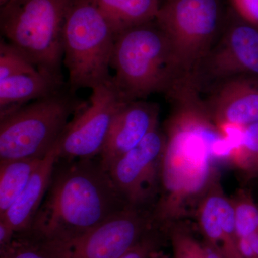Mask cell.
Here are the masks:
<instances>
[{"label":"cell","instance_id":"cell-3","mask_svg":"<svg viewBox=\"0 0 258 258\" xmlns=\"http://www.w3.org/2000/svg\"><path fill=\"white\" fill-rule=\"evenodd\" d=\"M228 0H162L156 21L169 39L175 67L171 98L198 96L197 77L230 12Z\"/></svg>","mask_w":258,"mask_h":258},{"label":"cell","instance_id":"cell-9","mask_svg":"<svg viewBox=\"0 0 258 258\" xmlns=\"http://www.w3.org/2000/svg\"><path fill=\"white\" fill-rule=\"evenodd\" d=\"M91 90L89 101L74 115L57 144L61 160L99 157L115 115L127 103L122 99L112 79Z\"/></svg>","mask_w":258,"mask_h":258},{"label":"cell","instance_id":"cell-6","mask_svg":"<svg viewBox=\"0 0 258 258\" xmlns=\"http://www.w3.org/2000/svg\"><path fill=\"white\" fill-rule=\"evenodd\" d=\"M74 94L63 88L0 117V161L48 155L84 104Z\"/></svg>","mask_w":258,"mask_h":258},{"label":"cell","instance_id":"cell-7","mask_svg":"<svg viewBox=\"0 0 258 258\" xmlns=\"http://www.w3.org/2000/svg\"><path fill=\"white\" fill-rule=\"evenodd\" d=\"M115 35L93 0H73L62 31L63 64L72 92L112 79Z\"/></svg>","mask_w":258,"mask_h":258},{"label":"cell","instance_id":"cell-13","mask_svg":"<svg viewBox=\"0 0 258 258\" xmlns=\"http://www.w3.org/2000/svg\"><path fill=\"white\" fill-rule=\"evenodd\" d=\"M159 107L139 100L125 103L112 123L99 159L108 171L118 158L132 150L159 124Z\"/></svg>","mask_w":258,"mask_h":258},{"label":"cell","instance_id":"cell-4","mask_svg":"<svg viewBox=\"0 0 258 258\" xmlns=\"http://www.w3.org/2000/svg\"><path fill=\"white\" fill-rule=\"evenodd\" d=\"M112 81L125 102L156 93L169 95L175 67L169 39L155 20L125 30L115 37Z\"/></svg>","mask_w":258,"mask_h":258},{"label":"cell","instance_id":"cell-1","mask_svg":"<svg viewBox=\"0 0 258 258\" xmlns=\"http://www.w3.org/2000/svg\"><path fill=\"white\" fill-rule=\"evenodd\" d=\"M163 129L166 147L153 215L158 225L169 231L194 217L205 195L221 182L219 160L230 157L233 146L200 101L176 103Z\"/></svg>","mask_w":258,"mask_h":258},{"label":"cell","instance_id":"cell-22","mask_svg":"<svg viewBox=\"0 0 258 258\" xmlns=\"http://www.w3.org/2000/svg\"><path fill=\"white\" fill-rule=\"evenodd\" d=\"M169 238L172 246L173 258H204L203 243L188 232L184 222L171 226Z\"/></svg>","mask_w":258,"mask_h":258},{"label":"cell","instance_id":"cell-28","mask_svg":"<svg viewBox=\"0 0 258 258\" xmlns=\"http://www.w3.org/2000/svg\"><path fill=\"white\" fill-rule=\"evenodd\" d=\"M161 2H162V0H161Z\"/></svg>","mask_w":258,"mask_h":258},{"label":"cell","instance_id":"cell-14","mask_svg":"<svg viewBox=\"0 0 258 258\" xmlns=\"http://www.w3.org/2000/svg\"><path fill=\"white\" fill-rule=\"evenodd\" d=\"M57 159V145L42 160L15 203L0 215V219L8 222L16 233L27 232L30 228L46 195Z\"/></svg>","mask_w":258,"mask_h":258},{"label":"cell","instance_id":"cell-15","mask_svg":"<svg viewBox=\"0 0 258 258\" xmlns=\"http://www.w3.org/2000/svg\"><path fill=\"white\" fill-rule=\"evenodd\" d=\"M63 88V80L40 71L16 75L0 81V117L30 102L50 96Z\"/></svg>","mask_w":258,"mask_h":258},{"label":"cell","instance_id":"cell-12","mask_svg":"<svg viewBox=\"0 0 258 258\" xmlns=\"http://www.w3.org/2000/svg\"><path fill=\"white\" fill-rule=\"evenodd\" d=\"M203 101L208 116L218 128L245 127L258 122V77L241 76L213 85Z\"/></svg>","mask_w":258,"mask_h":258},{"label":"cell","instance_id":"cell-21","mask_svg":"<svg viewBox=\"0 0 258 258\" xmlns=\"http://www.w3.org/2000/svg\"><path fill=\"white\" fill-rule=\"evenodd\" d=\"M39 71L23 52L2 39L0 42V81L11 76Z\"/></svg>","mask_w":258,"mask_h":258},{"label":"cell","instance_id":"cell-26","mask_svg":"<svg viewBox=\"0 0 258 258\" xmlns=\"http://www.w3.org/2000/svg\"><path fill=\"white\" fill-rule=\"evenodd\" d=\"M149 258H169V256L166 255L164 252H161V250L157 251L154 252Z\"/></svg>","mask_w":258,"mask_h":258},{"label":"cell","instance_id":"cell-11","mask_svg":"<svg viewBox=\"0 0 258 258\" xmlns=\"http://www.w3.org/2000/svg\"><path fill=\"white\" fill-rule=\"evenodd\" d=\"M166 142L165 132L158 125L108 169L115 187L129 205L154 208L160 190Z\"/></svg>","mask_w":258,"mask_h":258},{"label":"cell","instance_id":"cell-16","mask_svg":"<svg viewBox=\"0 0 258 258\" xmlns=\"http://www.w3.org/2000/svg\"><path fill=\"white\" fill-rule=\"evenodd\" d=\"M115 37L125 30L154 21L161 0H93Z\"/></svg>","mask_w":258,"mask_h":258},{"label":"cell","instance_id":"cell-24","mask_svg":"<svg viewBox=\"0 0 258 258\" xmlns=\"http://www.w3.org/2000/svg\"><path fill=\"white\" fill-rule=\"evenodd\" d=\"M228 2L236 14L258 28V0H228Z\"/></svg>","mask_w":258,"mask_h":258},{"label":"cell","instance_id":"cell-27","mask_svg":"<svg viewBox=\"0 0 258 258\" xmlns=\"http://www.w3.org/2000/svg\"><path fill=\"white\" fill-rule=\"evenodd\" d=\"M8 1H9V0H0V5H1V6H3V5L6 4V3H8Z\"/></svg>","mask_w":258,"mask_h":258},{"label":"cell","instance_id":"cell-19","mask_svg":"<svg viewBox=\"0 0 258 258\" xmlns=\"http://www.w3.org/2000/svg\"><path fill=\"white\" fill-rule=\"evenodd\" d=\"M235 212L237 237H248L258 232V205L249 190L240 189L231 199Z\"/></svg>","mask_w":258,"mask_h":258},{"label":"cell","instance_id":"cell-20","mask_svg":"<svg viewBox=\"0 0 258 258\" xmlns=\"http://www.w3.org/2000/svg\"><path fill=\"white\" fill-rule=\"evenodd\" d=\"M0 258H54L42 241L28 232L15 233L11 243L0 249Z\"/></svg>","mask_w":258,"mask_h":258},{"label":"cell","instance_id":"cell-18","mask_svg":"<svg viewBox=\"0 0 258 258\" xmlns=\"http://www.w3.org/2000/svg\"><path fill=\"white\" fill-rule=\"evenodd\" d=\"M229 158L245 179L258 177V122L244 127Z\"/></svg>","mask_w":258,"mask_h":258},{"label":"cell","instance_id":"cell-5","mask_svg":"<svg viewBox=\"0 0 258 258\" xmlns=\"http://www.w3.org/2000/svg\"><path fill=\"white\" fill-rule=\"evenodd\" d=\"M73 0H9L1 6L2 33L39 71L63 80L62 31Z\"/></svg>","mask_w":258,"mask_h":258},{"label":"cell","instance_id":"cell-8","mask_svg":"<svg viewBox=\"0 0 258 258\" xmlns=\"http://www.w3.org/2000/svg\"><path fill=\"white\" fill-rule=\"evenodd\" d=\"M157 227L152 209L128 205L74 238L40 240L54 258H120Z\"/></svg>","mask_w":258,"mask_h":258},{"label":"cell","instance_id":"cell-2","mask_svg":"<svg viewBox=\"0 0 258 258\" xmlns=\"http://www.w3.org/2000/svg\"><path fill=\"white\" fill-rule=\"evenodd\" d=\"M58 159L41 206L25 232L42 241L69 240L129 205L99 157L60 159L61 164Z\"/></svg>","mask_w":258,"mask_h":258},{"label":"cell","instance_id":"cell-17","mask_svg":"<svg viewBox=\"0 0 258 258\" xmlns=\"http://www.w3.org/2000/svg\"><path fill=\"white\" fill-rule=\"evenodd\" d=\"M43 159L0 161V215L15 203Z\"/></svg>","mask_w":258,"mask_h":258},{"label":"cell","instance_id":"cell-10","mask_svg":"<svg viewBox=\"0 0 258 258\" xmlns=\"http://www.w3.org/2000/svg\"><path fill=\"white\" fill-rule=\"evenodd\" d=\"M241 76L258 77V28L230 8L221 35L199 71L197 92L200 96L206 85Z\"/></svg>","mask_w":258,"mask_h":258},{"label":"cell","instance_id":"cell-25","mask_svg":"<svg viewBox=\"0 0 258 258\" xmlns=\"http://www.w3.org/2000/svg\"><path fill=\"white\" fill-rule=\"evenodd\" d=\"M15 231L8 222L0 219V249L9 245L14 238Z\"/></svg>","mask_w":258,"mask_h":258},{"label":"cell","instance_id":"cell-23","mask_svg":"<svg viewBox=\"0 0 258 258\" xmlns=\"http://www.w3.org/2000/svg\"><path fill=\"white\" fill-rule=\"evenodd\" d=\"M169 232L160 227L153 229L135 247L120 258H149L154 252L161 250V246Z\"/></svg>","mask_w":258,"mask_h":258}]
</instances>
